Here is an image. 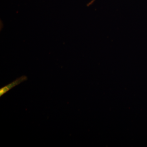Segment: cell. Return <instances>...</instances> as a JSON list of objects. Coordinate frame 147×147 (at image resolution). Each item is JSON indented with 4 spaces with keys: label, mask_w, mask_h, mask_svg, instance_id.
I'll return each mask as SVG.
<instances>
[{
    "label": "cell",
    "mask_w": 147,
    "mask_h": 147,
    "mask_svg": "<svg viewBox=\"0 0 147 147\" xmlns=\"http://www.w3.org/2000/svg\"><path fill=\"white\" fill-rule=\"evenodd\" d=\"M95 1H96V0H92V1H91L88 4V5L89 6V5H92V4Z\"/></svg>",
    "instance_id": "cell-2"
},
{
    "label": "cell",
    "mask_w": 147,
    "mask_h": 147,
    "mask_svg": "<svg viewBox=\"0 0 147 147\" xmlns=\"http://www.w3.org/2000/svg\"><path fill=\"white\" fill-rule=\"evenodd\" d=\"M27 79H28V78H27L26 76H21V77L16 79L15 81H13V82L11 83L10 84L1 88L0 89V97L5 94L7 92L10 90L11 89L13 88L14 87L18 86V85L21 84V83H23V82L26 81Z\"/></svg>",
    "instance_id": "cell-1"
}]
</instances>
